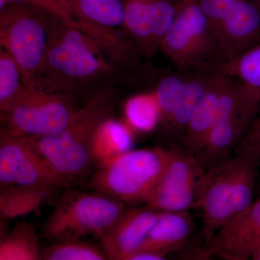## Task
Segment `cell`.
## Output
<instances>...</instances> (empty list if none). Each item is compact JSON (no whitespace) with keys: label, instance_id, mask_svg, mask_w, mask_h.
I'll return each instance as SVG.
<instances>
[{"label":"cell","instance_id":"8fae6325","mask_svg":"<svg viewBox=\"0 0 260 260\" xmlns=\"http://www.w3.org/2000/svg\"><path fill=\"white\" fill-rule=\"evenodd\" d=\"M227 61L260 43V5L256 0H223L203 12Z\"/></svg>","mask_w":260,"mask_h":260},{"label":"cell","instance_id":"603a6c76","mask_svg":"<svg viewBox=\"0 0 260 260\" xmlns=\"http://www.w3.org/2000/svg\"><path fill=\"white\" fill-rule=\"evenodd\" d=\"M39 237L31 223L20 220L0 242V260H39Z\"/></svg>","mask_w":260,"mask_h":260},{"label":"cell","instance_id":"d4e9b609","mask_svg":"<svg viewBox=\"0 0 260 260\" xmlns=\"http://www.w3.org/2000/svg\"><path fill=\"white\" fill-rule=\"evenodd\" d=\"M218 72L260 90V43L227 61Z\"/></svg>","mask_w":260,"mask_h":260},{"label":"cell","instance_id":"3957f363","mask_svg":"<svg viewBox=\"0 0 260 260\" xmlns=\"http://www.w3.org/2000/svg\"><path fill=\"white\" fill-rule=\"evenodd\" d=\"M259 162L257 155L239 150L223 164L205 173L197 209L201 212L202 234L206 244L220 228L252 205Z\"/></svg>","mask_w":260,"mask_h":260},{"label":"cell","instance_id":"e0dca14e","mask_svg":"<svg viewBox=\"0 0 260 260\" xmlns=\"http://www.w3.org/2000/svg\"><path fill=\"white\" fill-rule=\"evenodd\" d=\"M230 79L229 75L217 71L209 88L192 113L182 143L186 150L194 155L206 145L218 119L222 98Z\"/></svg>","mask_w":260,"mask_h":260},{"label":"cell","instance_id":"9c48e42d","mask_svg":"<svg viewBox=\"0 0 260 260\" xmlns=\"http://www.w3.org/2000/svg\"><path fill=\"white\" fill-rule=\"evenodd\" d=\"M51 14L21 3L0 8V45L18 63L26 85L40 79L49 42Z\"/></svg>","mask_w":260,"mask_h":260},{"label":"cell","instance_id":"f546056e","mask_svg":"<svg viewBox=\"0 0 260 260\" xmlns=\"http://www.w3.org/2000/svg\"><path fill=\"white\" fill-rule=\"evenodd\" d=\"M251 259L254 260H260V245L253 252Z\"/></svg>","mask_w":260,"mask_h":260},{"label":"cell","instance_id":"ffe728a7","mask_svg":"<svg viewBox=\"0 0 260 260\" xmlns=\"http://www.w3.org/2000/svg\"><path fill=\"white\" fill-rule=\"evenodd\" d=\"M133 130L124 121L108 117L98 126L92 140V154L97 167L109 159L133 150Z\"/></svg>","mask_w":260,"mask_h":260},{"label":"cell","instance_id":"4316f807","mask_svg":"<svg viewBox=\"0 0 260 260\" xmlns=\"http://www.w3.org/2000/svg\"><path fill=\"white\" fill-rule=\"evenodd\" d=\"M12 3H25L31 6L37 7L52 14L57 15L69 23L73 22L69 12L56 0H0V8Z\"/></svg>","mask_w":260,"mask_h":260},{"label":"cell","instance_id":"ac0fdd59","mask_svg":"<svg viewBox=\"0 0 260 260\" xmlns=\"http://www.w3.org/2000/svg\"><path fill=\"white\" fill-rule=\"evenodd\" d=\"M194 228L189 211H159L155 225L137 250L151 251L166 257L185 245Z\"/></svg>","mask_w":260,"mask_h":260},{"label":"cell","instance_id":"2e32d148","mask_svg":"<svg viewBox=\"0 0 260 260\" xmlns=\"http://www.w3.org/2000/svg\"><path fill=\"white\" fill-rule=\"evenodd\" d=\"M158 213L148 205L126 208L100 239L107 259L126 260L139 249L155 225Z\"/></svg>","mask_w":260,"mask_h":260},{"label":"cell","instance_id":"7a4b0ae2","mask_svg":"<svg viewBox=\"0 0 260 260\" xmlns=\"http://www.w3.org/2000/svg\"><path fill=\"white\" fill-rule=\"evenodd\" d=\"M114 89L98 94L84 104L74 120L64 129L42 138L26 139L68 189L85 178L89 179L96 169L92 140L98 126L114 115Z\"/></svg>","mask_w":260,"mask_h":260},{"label":"cell","instance_id":"7c38bea8","mask_svg":"<svg viewBox=\"0 0 260 260\" xmlns=\"http://www.w3.org/2000/svg\"><path fill=\"white\" fill-rule=\"evenodd\" d=\"M0 186L37 188L56 194L66 185L29 142L0 133Z\"/></svg>","mask_w":260,"mask_h":260},{"label":"cell","instance_id":"30bf717a","mask_svg":"<svg viewBox=\"0 0 260 260\" xmlns=\"http://www.w3.org/2000/svg\"><path fill=\"white\" fill-rule=\"evenodd\" d=\"M216 73L175 69L153 75V90L161 111L160 124L182 142L192 113Z\"/></svg>","mask_w":260,"mask_h":260},{"label":"cell","instance_id":"d6986e66","mask_svg":"<svg viewBox=\"0 0 260 260\" xmlns=\"http://www.w3.org/2000/svg\"><path fill=\"white\" fill-rule=\"evenodd\" d=\"M77 23L124 30L123 0H56Z\"/></svg>","mask_w":260,"mask_h":260},{"label":"cell","instance_id":"6da1fadb","mask_svg":"<svg viewBox=\"0 0 260 260\" xmlns=\"http://www.w3.org/2000/svg\"><path fill=\"white\" fill-rule=\"evenodd\" d=\"M49 30L40 79L78 100L87 102L138 75L73 23L51 14Z\"/></svg>","mask_w":260,"mask_h":260},{"label":"cell","instance_id":"f1b7e54d","mask_svg":"<svg viewBox=\"0 0 260 260\" xmlns=\"http://www.w3.org/2000/svg\"><path fill=\"white\" fill-rule=\"evenodd\" d=\"M166 257L145 250H137L126 257V260H162Z\"/></svg>","mask_w":260,"mask_h":260},{"label":"cell","instance_id":"cb8c5ba5","mask_svg":"<svg viewBox=\"0 0 260 260\" xmlns=\"http://www.w3.org/2000/svg\"><path fill=\"white\" fill-rule=\"evenodd\" d=\"M25 78L16 61L0 49V111L6 109L23 94Z\"/></svg>","mask_w":260,"mask_h":260},{"label":"cell","instance_id":"484cf974","mask_svg":"<svg viewBox=\"0 0 260 260\" xmlns=\"http://www.w3.org/2000/svg\"><path fill=\"white\" fill-rule=\"evenodd\" d=\"M44 260H105L102 249L80 240L53 242L41 249Z\"/></svg>","mask_w":260,"mask_h":260},{"label":"cell","instance_id":"5bb4252c","mask_svg":"<svg viewBox=\"0 0 260 260\" xmlns=\"http://www.w3.org/2000/svg\"><path fill=\"white\" fill-rule=\"evenodd\" d=\"M178 0H123L124 30L147 59L158 51L173 23Z\"/></svg>","mask_w":260,"mask_h":260},{"label":"cell","instance_id":"4dcf8cb0","mask_svg":"<svg viewBox=\"0 0 260 260\" xmlns=\"http://www.w3.org/2000/svg\"><path fill=\"white\" fill-rule=\"evenodd\" d=\"M256 1H257L258 3H259V4L260 5V0H256Z\"/></svg>","mask_w":260,"mask_h":260},{"label":"cell","instance_id":"83f0119b","mask_svg":"<svg viewBox=\"0 0 260 260\" xmlns=\"http://www.w3.org/2000/svg\"><path fill=\"white\" fill-rule=\"evenodd\" d=\"M249 152L260 158V113L236 151Z\"/></svg>","mask_w":260,"mask_h":260},{"label":"cell","instance_id":"44dd1931","mask_svg":"<svg viewBox=\"0 0 260 260\" xmlns=\"http://www.w3.org/2000/svg\"><path fill=\"white\" fill-rule=\"evenodd\" d=\"M54 194L37 188L24 186L1 187L0 215L3 222L25 216L35 211L47 202Z\"/></svg>","mask_w":260,"mask_h":260},{"label":"cell","instance_id":"5b68a950","mask_svg":"<svg viewBox=\"0 0 260 260\" xmlns=\"http://www.w3.org/2000/svg\"><path fill=\"white\" fill-rule=\"evenodd\" d=\"M174 153L161 147L133 149L98 165L88 186L126 205H147Z\"/></svg>","mask_w":260,"mask_h":260},{"label":"cell","instance_id":"277c9868","mask_svg":"<svg viewBox=\"0 0 260 260\" xmlns=\"http://www.w3.org/2000/svg\"><path fill=\"white\" fill-rule=\"evenodd\" d=\"M78 102L42 80L29 83L15 102L0 111V133L24 139L54 134L74 120L82 107Z\"/></svg>","mask_w":260,"mask_h":260},{"label":"cell","instance_id":"ba28073f","mask_svg":"<svg viewBox=\"0 0 260 260\" xmlns=\"http://www.w3.org/2000/svg\"><path fill=\"white\" fill-rule=\"evenodd\" d=\"M259 109L260 90L231 77L216 123L204 148L195 155L205 172L234 155L259 115Z\"/></svg>","mask_w":260,"mask_h":260},{"label":"cell","instance_id":"4fadbf2b","mask_svg":"<svg viewBox=\"0 0 260 260\" xmlns=\"http://www.w3.org/2000/svg\"><path fill=\"white\" fill-rule=\"evenodd\" d=\"M205 173L194 154L186 149H174L172 160L146 205L158 211L197 209Z\"/></svg>","mask_w":260,"mask_h":260},{"label":"cell","instance_id":"7402d4cb","mask_svg":"<svg viewBox=\"0 0 260 260\" xmlns=\"http://www.w3.org/2000/svg\"><path fill=\"white\" fill-rule=\"evenodd\" d=\"M124 122L133 131L150 133L160 125L161 111L153 90L131 95L123 107Z\"/></svg>","mask_w":260,"mask_h":260},{"label":"cell","instance_id":"8992f818","mask_svg":"<svg viewBox=\"0 0 260 260\" xmlns=\"http://www.w3.org/2000/svg\"><path fill=\"white\" fill-rule=\"evenodd\" d=\"M160 51L176 70L216 72L227 62L223 49L198 0H178Z\"/></svg>","mask_w":260,"mask_h":260},{"label":"cell","instance_id":"9a60e30c","mask_svg":"<svg viewBox=\"0 0 260 260\" xmlns=\"http://www.w3.org/2000/svg\"><path fill=\"white\" fill-rule=\"evenodd\" d=\"M259 245L260 198L244 213L220 228L202 254L205 258L247 260Z\"/></svg>","mask_w":260,"mask_h":260},{"label":"cell","instance_id":"52a82bcc","mask_svg":"<svg viewBox=\"0 0 260 260\" xmlns=\"http://www.w3.org/2000/svg\"><path fill=\"white\" fill-rule=\"evenodd\" d=\"M127 208L120 200L101 191L67 189L43 223V237L51 243L100 239Z\"/></svg>","mask_w":260,"mask_h":260}]
</instances>
